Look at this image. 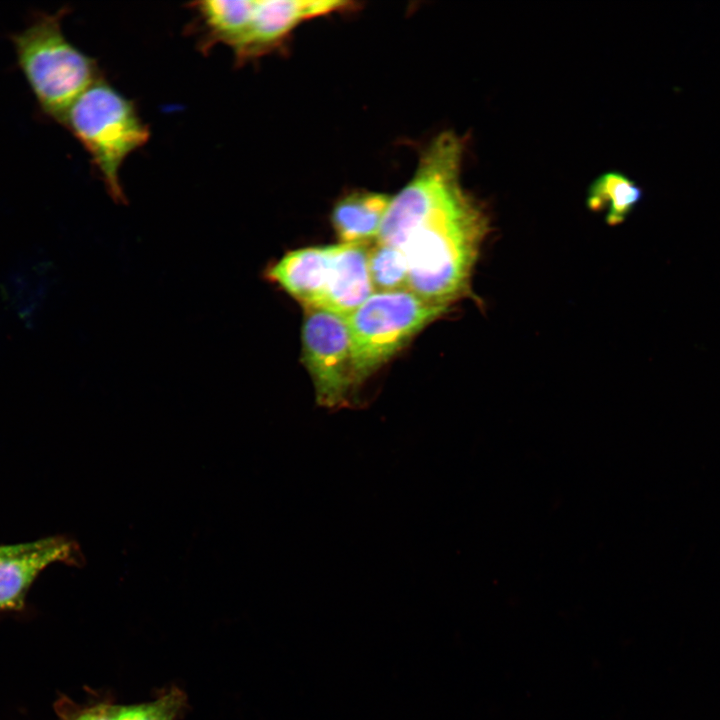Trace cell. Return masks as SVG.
<instances>
[{
  "label": "cell",
  "mask_w": 720,
  "mask_h": 720,
  "mask_svg": "<svg viewBox=\"0 0 720 720\" xmlns=\"http://www.w3.org/2000/svg\"><path fill=\"white\" fill-rule=\"evenodd\" d=\"M302 341L303 362L312 378L317 403L325 408L347 405L354 387L346 317L306 309Z\"/></svg>",
  "instance_id": "5b68a950"
},
{
  "label": "cell",
  "mask_w": 720,
  "mask_h": 720,
  "mask_svg": "<svg viewBox=\"0 0 720 720\" xmlns=\"http://www.w3.org/2000/svg\"><path fill=\"white\" fill-rule=\"evenodd\" d=\"M391 198L384 193L359 191L340 199L333 208L331 220L342 243L377 238Z\"/></svg>",
  "instance_id": "30bf717a"
},
{
  "label": "cell",
  "mask_w": 720,
  "mask_h": 720,
  "mask_svg": "<svg viewBox=\"0 0 720 720\" xmlns=\"http://www.w3.org/2000/svg\"><path fill=\"white\" fill-rule=\"evenodd\" d=\"M367 242L335 244L331 276L319 309L347 317L373 293Z\"/></svg>",
  "instance_id": "9c48e42d"
},
{
  "label": "cell",
  "mask_w": 720,
  "mask_h": 720,
  "mask_svg": "<svg viewBox=\"0 0 720 720\" xmlns=\"http://www.w3.org/2000/svg\"><path fill=\"white\" fill-rule=\"evenodd\" d=\"M447 311L448 307L428 303L409 290L373 293L346 317L353 387Z\"/></svg>",
  "instance_id": "277c9868"
},
{
  "label": "cell",
  "mask_w": 720,
  "mask_h": 720,
  "mask_svg": "<svg viewBox=\"0 0 720 720\" xmlns=\"http://www.w3.org/2000/svg\"><path fill=\"white\" fill-rule=\"evenodd\" d=\"M40 263H29L13 272L8 281V295L17 313L31 321L40 311L46 285Z\"/></svg>",
  "instance_id": "5bb4252c"
},
{
  "label": "cell",
  "mask_w": 720,
  "mask_h": 720,
  "mask_svg": "<svg viewBox=\"0 0 720 720\" xmlns=\"http://www.w3.org/2000/svg\"><path fill=\"white\" fill-rule=\"evenodd\" d=\"M349 2L332 0H256L248 27L232 49L237 64L277 46L301 22L338 10Z\"/></svg>",
  "instance_id": "8992f818"
},
{
  "label": "cell",
  "mask_w": 720,
  "mask_h": 720,
  "mask_svg": "<svg viewBox=\"0 0 720 720\" xmlns=\"http://www.w3.org/2000/svg\"><path fill=\"white\" fill-rule=\"evenodd\" d=\"M256 0H206L191 4L201 32L200 47L216 44L233 49L250 22Z\"/></svg>",
  "instance_id": "8fae6325"
},
{
  "label": "cell",
  "mask_w": 720,
  "mask_h": 720,
  "mask_svg": "<svg viewBox=\"0 0 720 720\" xmlns=\"http://www.w3.org/2000/svg\"><path fill=\"white\" fill-rule=\"evenodd\" d=\"M183 705L184 695L173 689L153 702L104 708L110 720H175Z\"/></svg>",
  "instance_id": "9a60e30c"
},
{
  "label": "cell",
  "mask_w": 720,
  "mask_h": 720,
  "mask_svg": "<svg viewBox=\"0 0 720 720\" xmlns=\"http://www.w3.org/2000/svg\"><path fill=\"white\" fill-rule=\"evenodd\" d=\"M57 562L78 564L76 543L63 536L10 544L0 554V610H19L41 571Z\"/></svg>",
  "instance_id": "52a82bcc"
},
{
  "label": "cell",
  "mask_w": 720,
  "mask_h": 720,
  "mask_svg": "<svg viewBox=\"0 0 720 720\" xmlns=\"http://www.w3.org/2000/svg\"><path fill=\"white\" fill-rule=\"evenodd\" d=\"M463 143L452 132L423 151L415 174L391 198L376 242L403 252L408 289L449 307L470 294L473 267L488 232V218L460 182Z\"/></svg>",
  "instance_id": "6da1fadb"
},
{
  "label": "cell",
  "mask_w": 720,
  "mask_h": 720,
  "mask_svg": "<svg viewBox=\"0 0 720 720\" xmlns=\"http://www.w3.org/2000/svg\"><path fill=\"white\" fill-rule=\"evenodd\" d=\"M9 545H0V554L8 549Z\"/></svg>",
  "instance_id": "e0dca14e"
},
{
  "label": "cell",
  "mask_w": 720,
  "mask_h": 720,
  "mask_svg": "<svg viewBox=\"0 0 720 720\" xmlns=\"http://www.w3.org/2000/svg\"><path fill=\"white\" fill-rule=\"evenodd\" d=\"M73 720H110L104 706L82 711Z\"/></svg>",
  "instance_id": "2e32d148"
},
{
  "label": "cell",
  "mask_w": 720,
  "mask_h": 720,
  "mask_svg": "<svg viewBox=\"0 0 720 720\" xmlns=\"http://www.w3.org/2000/svg\"><path fill=\"white\" fill-rule=\"evenodd\" d=\"M334 253L335 245L290 251L268 267L265 277L305 309H319L331 276Z\"/></svg>",
  "instance_id": "ba28073f"
},
{
  "label": "cell",
  "mask_w": 720,
  "mask_h": 720,
  "mask_svg": "<svg viewBox=\"0 0 720 720\" xmlns=\"http://www.w3.org/2000/svg\"><path fill=\"white\" fill-rule=\"evenodd\" d=\"M59 123L89 153L113 199L123 201L120 169L150 137L135 104L100 77L78 96Z\"/></svg>",
  "instance_id": "3957f363"
},
{
  "label": "cell",
  "mask_w": 720,
  "mask_h": 720,
  "mask_svg": "<svg viewBox=\"0 0 720 720\" xmlns=\"http://www.w3.org/2000/svg\"><path fill=\"white\" fill-rule=\"evenodd\" d=\"M641 197L640 187L627 176L607 172L590 186L587 205L593 211L608 208L607 223L617 225L624 222Z\"/></svg>",
  "instance_id": "7c38bea8"
},
{
  "label": "cell",
  "mask_w": 720,
  "mask_h": 720,
  "mask_svg": "<svg viewBox=\"0 0 720 720\" xmlns=\"http://www.w3.org/2000/svg\"><path fill=\"white\" fill-rule=\"evenodd\" d=\"M368 268L374 293L409 290L408 263L399 249L376 242L369 249Z\"/></svg>",
  "instance_id": "4fadbf2b"
},
{
  "label": "cell",
  "mask_w": 720,
  "mask_h": 720,
  "mask_svg": "<svg viewBox=\"0 0 720 720\" xmlns=\"http://www.w3.org/2000/svg\"><path fill=\"white\" fill-rule=\"evenodd\" d=\"M67 8L36 12L9 38L17 65L40 111L60 122L70 105L100 78L96 61L76 47L62 29Z\"/></svg>",
  "instance_id": "7a4b0ae2"
}]
</instances>
